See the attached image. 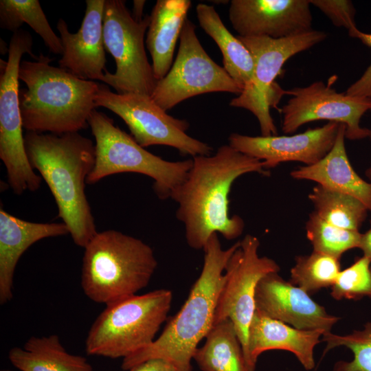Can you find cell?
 <instances>
[{"label": "cell", "mask_w": 371, "mask_h": 371, "mask_svg": "<svg viewBox=\"0 0 371 371\" xmlns=\"http://www.w3.org/2000/svg\"><path fill=\"white\" fill-rule=\"evenodd\" d=\"M186 179L171 194L177 204V218L185 227L188 245L203 249L210 237L221 234L226 240L239 237L245 223L229 216V193L234 182L250 173L269 176L262 161L245 155L229 144L220 146L213 155H198Z\"/></svg>", "instance_id": "cell-1"}, {"label": "cell", "mask_w": 371, "mask_h": 371, "mask_svg": "<svg viewBox=\"0 0 371 371\" xmlns=\"http://www.w3.org/2000/svg\"><path fill=\"white\" fill-rule=\"evenodd\" d=\"M29 161L48 186L58 217L74 243L85 248L98 233L85 188L95 161L93 142L78 132L61 135L27 131Z\"/></svg>", "instance_id": "cell-2"}, {"label": "cell", "mask_w": 371, "mask_h": 371, "mask_svg": "<svg viewBox=\"0 0 371 371\" xmlns=\"http://www.w3.org/2000/svg\"><path fill=\"white\" fill-rule=\"evenodd\" d=\"M239 246L238 241L223 249L216 233L210 237L203 248L201 272L186 301L157 339L123 359V370H129L148 359L161 358L183 371H192L191 361L198 345L213 326L217 301L225 280V268Z\"/></svg>", "instance_id": "cell-3"}, {"label": "cell", "mask_w": 371, "mask_h": 371, "mask_svg": "<svg viewBox=\"0 0 371 371\" xmlns=\"http://www.w3.org/2000/svg\"><path fill=\"white\" fill-rule=\"evenodd\" d=\"M52 61L40 54L35 61L21 62L19 78L27 86L19 90L23 128L56 135L78 132L89 126V116L97 108L100 84L52 66Z\"/></svg>", "instance_id": "cell-4"}, {"label": "cell", "mask_w": 371, "mask_h": 371, "mask_svg": "<svg viewBox=\"0 0 371 371\" xmlns=\"http://www.w3.org/2000/svg\"><path fill=\"white\" fill-rule=\"evenodd\" d=\"M157 264L142 240L114 229L98 232L85 247L81 286L87 297L106 306L147 286Z\"/></svg>", "instance_id": "cell-5"}, {"label": "cell", "mask_w": 371, "mask_h": 371, "mask_svg": "<svg viewBox=\"0 0 371 371\" xmlns=\"http://www.w3.org/2000/svg\"><path fill=\"white\" fill-rule=\"evenodd\" d=\"M172 300V291L161 289L106 305L89 329L87 354L124 359L147 347L167 319Z\"/></svg>", "instance_id": "cell-6"}, {"label": "cell", "mask_w": 371, "mask_h": 371, "mask_svg": "<svg viewBox=\"0 0 371 371\" xmlns=\"http://www.w3.org/2000/svg\"><path fill=\"white\" fill-rule=\"evenodd\" d=\"M88 123L95 140V161L87 184L112 175L135 172L152 178L155 194L166 199L184 181L192 166V159L170 161L148 152L111 118L96 109Z\"/></svg>", "instance_id": "cell-7"}, {"label": "cell", "mask_w": 371, "mask_h": 371, "mask_svg": "<svg viewBox=\"0 0 371 371\" xmlns=\"http://www.w3.org/2000/svg\"><path fill=\"white\" fill-rule=\"evenodd\" d=\"M32 37L22 29L13 32L8 59L0 60V158L6 168L8 186L17 195L36 191L41 177L32 167L26 153L19 105V69L23 54L32 53Z\"/></svg>", "instance_id": "cell-8"}, {"label": "cell", "mask_w": 371, "mask_h": 371, "mask_svg": "<svg viewBox=\"0 0 371 371\" xmlns=\"http://www.w3.org/2000/svg\"><path fill=\"white\" fill-rule=\"evenodd\" d=\"M150 15L137 21L123 0H105L103 15L104 49L114 58L116 71L106 70L102 82L117 93L151 96L158 82L144 46Z\"/></svg>", "instance_id": "cell-9"}, {"label": "cell", "mask_w": 371, "mask_h": 371, "mask_svg": "<svg viewBox=\"0 0 371 371\" xmlns=\"http://www.w3.org/2000/svg\"><path fill=\"white\" fill-rule=\"evenodd\" d=\"M238 38L250 51L254 70L250 84L229 105L249 111L257 118L262 136L278 134L270 113L276 104L277 95L286 93L280 88L276 89L275 79L284 64L294 55L308 49L325 40L327 34L321 30L310 31L290 37L274 39L269 37ZM279 97H281L278 95Z\"/></svg>", "instance_id": "cell-10"}, {"label": "cell", "mask_w": 371, "mask_h": 371, "mask_svg": "<svg viewBox=\"0 0 371 371\" xmlns=\"http://www.w3.org/2000/svg\"><path fill=\"white\" fill-rule=\"evenodd\" d=\"M97 107L102 106L122 119L131 136L143 148L164 145L193 157L210 155L213 148L207 144L189 136V123L172 117L151 96L137 93L112 92L105 85H99L95 96Z\"/></svg>", "instance_id": "cell-11"}, {"label": "cell", "mask_w": 371, "mask_h": 371, "mask_svg": "<svg viewBox=\"0 0 371 371\" xmlns=\"http://www.w3.org/2000/svg\"><path fill=\"white\" fill-rule=\"evenodd\" d=\"M195 29V25L187 19L180 34L176 58L168 74L158 80L151 95L166 111L200 94L229 92L239 95L242 92L225 69L205 51Z\"/></svg>", "instance_id": "cell-12"}, {"label": "cell", "mask_w": 371, "mask_h": 371, "mask_svg": "<svg viewBox=\"0 0 371 371\" xmlns=\"http://www.w3.org/2000/svg\"><path fill=\"white\" fill-rule=\"evenodd\" d=\"M259 246L258 238L251 234L240 241V246L225 268V280L218 296L213 322V325L227 319L232 322L245 359L248 349L249 328L256 311V286L265 275L280 269L274 260L259 256Z\"/></svg>", "instance_id": "cell-13"}, {"label": "cell", "mask_w": 371, "mask_h": 371, "mask_svg": "<svg viewBox=\"0 0 371 371\" xmlns=\"http://www.w3.org/2000/svg\"><path fill=\"white\" fill-rule=\"evenodd\" d=\"M291 97L281 109L282 130L295 133L311 122L328 120L346 126V137L359 140L368 137L370 129L360 126L361 117L371 110V99L339 93L331 83L319 80L308 86L286 91Z\"/></svg>", "instance_id": "cell-14"}, {"label": "cell", "mask_w": 371, "mask_h": 371, "mask_svg": "<svg viewBox=\"0 0 371 371\" xmlns=\"http://www.w3.org/2000/svg\"><path fill=\"white\" fill-rule=\"evenodd\" d=\"M339 124L329 122L321 127L291 135L249 136L234 133L229 137V144L262 161L267 170L288 161L310 166L319 161L331 150Z\"/></svg>", "instance_id": "cell-15"}, {"label": "cell", "mask_w": 371, "mask_h": 371, "mask_svg": "<svg viewBox=\"0 0 371 371\" xmlns=\"http://www.w3.org/2000/svg\"><path fill=\"white\" fill-rule=\"evenodd\" d=\"M309 0H232L229 19L242 37H290L312 30Z\"/></svg>", "instance_id": "cell-16"}, {"label": "cell", "mask_w": 371, "mask_h": 371, "mask_svg": "<svg viewBox=\"0 0 371 371\" xmlns=\"http://www.w3.org/2000/svg\"><path fill=\"white\" fill-rule=\"evenodd\" d=\"M256 310L295 328L330 332L339 317L328 314L301 288L286 281L278 272L265 275L255 293Z\"/></svg>", "instance_id": "cell-17"}, {"label": "cell", "mask_w": 371, "mask_h": 371, "mask_svg": "<svg viewBox=\"0 0 371 371\" xmlns=\"http://www.w3.org/2000/svg\"><path fill=\"white\" fill-rule=\"evenodd\" d=\"M85 16L76 33L69 31L67 23L59 19L56 28L63 46L60 68L83 79L102 81L106 55L103 38L105 0H86Z\"/></svg>", "instance_id": "cell-18"}, {"label": "cell", "mask_w": 371, "mask_h": 371, "mask_svg": "<svg viewBox=\"0 0 371 371\" xmlns=\"http://www.w3.org/2000/svg\"><path fill=\"white\" fill-rule=\"evenodd\" d=\"M325 333L297 329L256 310L249 328L247 367L249 371H255L262 352L283 350L292 352L305 370H313L315 365L314 349Z\"/></svg>", "instance_id": "cell-19"}, {"label": "cell", "mask_w": 371, "mask_h": 371, "mask_svg": "<svg viewBox=\"0 0 371 371\" xmlns=\"http://www.w3.org/2000/svg\"><path fill=\"white\" fill-rule=\"evenodd\" d=\"M69 234L64 223H33L19 218L0 209V303L13 297L16 266L23 254L45 238Z\"/></svg>", "instance_id": "cell-20"}, {"label": "cell", "mask_w": 371, "mask_h": 371, "mask_svg": "<svg viewBox=\"0 0 371 371\" xmlns=\"http://www.w3.org/2000/svg\"><path fill=\"white\" fill-rule=\"evenodd\" d=\"M346 126L339 124L331 150L319 161L293 170L290 176L296 180L316 182L326 188L359 199L371 211V182L363 179L355 171L345 146Z\"/></svg>", "instance_id": "cell-21"}, {"label": "cell", "mask_w": 371, "mask_h": 371, "mask_svg": "<svg viewBox=\"0 0 371 371\" xmlns=\"http://www.w3.org/2000/svg\"><path fill=\"white\" fill-rule=\"evenodd\" d=\"M190 0H157L150 14L146 45L157 80L170 69L177 40L191 6Z\"/></svg>", "instance_id": "cell-22"}, {"label": "cell", "mask_w": 371, "mask_h": 371, "mask_svg": "<svg viewBox=\"0 0 371 371\" xmlns=\"http://www.w3.org/2000/svg\"><path fill=\"white\" fill-rule=\"evenodd\" d=\"M8 359L21 371H94L86 358L69 353L57 335L32 337L23 348H12Z\"/></svg>", "instance_id": "cell-23"}, {"label": "cell", "mask_w": 371, "mask_h": 371, "mask_svg": "<svg viewBox=\"0 0 371 371\" xmlns=\"http://www.w3.org/2000/svg\"><path fill=\"white\" fill-rule=\"evenodd\" d=\"M196 12L200 26L221 52L223 68L243 91L250 84L254 75V63L250 51L228 30L213 6L199 3Z\"/></svg>", "instance_id": "cell-24"}, {"label": "cell", "mask_w": 371, "mask_h": 371, "mask_svg": "<svg viewBox=\"0 0 371 371\" xmlns=\"http://www.w3.org/2000/svg\"><path fill=\"white\" fill-rule=\"evenodd\" d=\"M193 359L202 371H249L242 345L229 319L213 325Z\"/></svg>", "instance_id": "cell-25"}, {"label": "cell", "mask_w": 371, "mask_h": 371, "mask_svg": "<svg viewBox=\"0 0 371 371\" xmlns=\"http://www.w3.org/2000/svg\"><path fill=\"white\" fill-rule=\"evenodd\" d=\"M315 212L326 222L343 229L359 231L368 208L359 199L317 184L308 195Z\"/></svg>", "instance_id": "cell-26"}, {"label": "cell", "mask_w": 371, "mask_h": 371, "mask_svg": "<svg viewBox=\"0 0 371 371\" xmlns=\"http://www.w3.org/2000/svg\"><path fill=\"white\" fill-rule=\"evenodd\" d=\"M26 23L54 54H62L63 46L51 27L38 0H1L0 26L13 32Z\"/></svg>", "instance_id": "cell-27"}, {"label": "cell", "mask_w": 371, "mask_h": 371, "mask_svg": "<svg viewBox=\"0 0 371 371\" xmlns=\"http://www.w3.org/2000/svg\"><path fill=\"white\" fill-rule=\"evenodd\" d=\"M340 271V259L313 251L295 258L289 282L310 295L332 286Z\"/></svg>", "instance_id": "cell-28"}, {"label": "cell", "mask_w": 371, "mask_h": 371, "mask_svg": "<svg viewBox=\"0 0 371 371\" xmlns=\"http://www.w3.org/2000/svg\"><path fill=\"white\" fill-rule=\"evenodd\" d=\"M305 229L315 251L340 259L346 251L359 247L361 234L359 231L335 226L314 212L309 214Z\"/></svg>", "instance_id": "cell-29"}, {"label": "cell", "mask_w": 371, "mask_h": 371, "mask_svg": "<svg viewBox=\"0 0 371 371\" xmlns=\"http://www.w3.org/2000/svg\"><path fill=\"white\" fill-rule=\"evenodd\" d=\"M322 340L326 343L324 355L338 346H345L353 354L350 361L336 362L333 371H371V322L366 323L363 329L346 335L325 333Z\"/></svg>", "instance_id": "cell-30"}, {"label": "cell", "mask_w": 371, "mask_h": 371, "mask_svg": "<svg viewBox=\"0 0 371 371\" xmlns=\"http://www.w3.org/2000/svg\"><path fill=\"white\" fill-rule=\"evenodd\" d=\"M330 295L337 300L371 297V261L363 256L341 270L331 286Z\"/></svg>", "instance_id": "cell-31"}, {"label": "cell", "mask_w": 371, "mask_h": 371, "mask_svg": "<svg viewBox=\"0 0 371 371\" xmlns=\"http://www.w3.org/2000/svg\"><path fill=\"white\" fill-rule=\"evenodd\" d=\"M337 27H344L348 33L357 29L355 21V9L349 0H309Z\"/></svg>", "instance_id": "cell-32"}, {"label": "cell", "mask_w": 371, "mask_h": 371, "mask_svg": "<svg viewBox=\"0 0 371 371\" xmlns=\"http://www.w3.org/2000/svg\"><path fill=\"white\" fill-rule=\"evenodd\" d=\"M348 34L350 37L359 39L371 48V33H365L357 28ZM345 93L349 95L371 99V63L361 76L348 87Z\"/></svg>", "instance_id": "cell-33"}, {"label": "cell", "mask_w": 371, "mask_h": 371, "mask_svg": "<svg viewBox=\"0 0 371 371\" xmlns=\"http://www.w3.org/2000/svg\"><path fill=\"white\" fill-rule=\"evenodd\" d=\"M129 371H183L174 363L161 358L145 361L129 370Z\"/></svg>", "instance_id": "cell-34"}, {"label": "cell", "mask_w": 371, "mask_h": 371, "mask_svg": "<svg viewBox=\"0 0 371 371\" xmlns=\"http://www.w3.org/2000/svg\"><path fill=\"white\" fill-rule=\"evenodd\" d=\"M359 248L362 250L363 256L371 261V221L370 229L364 234H361Z\"/></svg>", "instance_id": "cell-35"}, {"label": "cell", "mask_w": 371, "mask_h": 371, "mask_svg": "<svg viewBox=\"0 0 371 371\" xmlns=\"http://www.w3.org/2000/svg\"><path fill=\"white\" fill-rule=\"evenodd\" d=\"M145 3L146 1L144 0L133 1V9L132 15L137 21H140L143 19L142 14Z\"/></svg>", "instance_id": "cell-36"}, {"label": "cell", "mask_w": 371, "mask_h": 371, "mask_svg": "<svg viewBox=\"0 0 371 371\" xmlns=\"http://www.w3.org/2000/svg\"><path fill=\"white\" fill-rule=\"evenodd\" d=\"M369 129H370V133H369L368 137H370L371 139V128H369ZM365 174H366V177L371 182V166L366 169Z\"/></svg>", "instance_id": "cell-37"}, {"label": "cell", "mask_w": 371, "mask_h": 371, "mask_svg": "<svg viewBox=\"0 0 371 371\" xmlns=\"http://www.w3.org/2000/svg\"><path fill=\"white\" fill-rule=\"evenodd\" d=\"M1 371H11L10 370H1Z\"/></svg>", "instance_id": "cell-38"}]
</instances>
